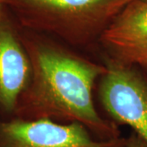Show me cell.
<instances>
[{
	"mask_svg": "<svg viewBox=\"0 0 147 147\" xmlns=\"http://www.w3.org/2000/svg\"><path fill=\"white\" fill-rule=\"evenodd\" d=\"M23 38L32 74L15 117L79 123L100 140L122 137L119 125L100 115L95 102L105 64L45 34L30 31Z\"/></svg>",
	"mask_w": 147,
	"mask_h": 147,
	"instance_id": "obj_1",
	"label": "cell"
},
{
	"mask_svg": "<svg viewBox=\"0 0 147 147\" xmlns=\"http://www.w3.org/2000/svg\"><path fill=\"white\" fill-rule=\"evenodd\" d=\"M131 0H7L32 32L78 51H97L102 34Z\"/></svg>",
	"mask_w": 147,
	"mask_h": 147,
	"instance_id": "obj_2",
	"label": "cell"
},
{
	"mask_svg": "<svg viewBox=\"0 0 147 147\" xmlns=\"http://www.w3.org/2000/svg\"><path fill=\"white\" fill-rule=\"evenodd\" d=\"M100 57L106 70L96 91L105 118L131 127L147 144V74L137 66Z\"/></svg>",
	"mask_w": 147,
	"mask_h": 147,
	"instance_id": "obj_3",
	"label": "cell"
},
{
	"mask_svg": "<svg viewBox=\"0 0 147 147\" xmlns=\"http://www.w3.org/2000/svg\"><path fill=\"white\" fill-rule=\"evenodd\" d=\"M127 138L100 140L79 123L0 119V147H126Z\"/></svg>",
	"mask_w": 147,
	"mask_h": 147,
	"instance_id": "obj_4",
	"label": "cell"
},
{
	"mask_svg": "<svg viewBox=\"0 0 147 147\" xmlns=\"http://www.w3.org/2000/svg\"><path fill=\"white\" fill-rule=\"evenodd\" d=\"M98 53L147 74V3L131 0L100 38Z\"/></svg>",
	"mask_w": 147,
	"mask_h": 147,
	"instance_id": "obj_5",
	"label": "cell"
},
{
	"mask_svg": "<svg viewBox=\"0 0 147 147\" xmlns=\"http://www.w3.org/2000/svg\"><path fill=\"white\" fill-rule=\"evenodd\" d=\"M31 74V61L23 35L0 10V114L15 116Z\"/></svg>",
	"mask_w": 147,
	"mask_h": 147,
	"instance_id": "obj_6",
	"label": "cell"
},
{
	"mask_svg": "<svg viewBox=\"0 0 147 147\" xmlns=\"http://www.w3.org/2000/svg\"><path fill=\"white\" fill-rule=\"evenodd\" d=\"M126 147H147V144L142 137L132 131L130 136L127 138Z\"/></svg>",
	"mask_w": 147,
	"mask_h": 147,
	"instance_id": "obj_7",
	"label": "cell"
},
{
	"mask_svg": "<svg viewBox=\"0 0 147 147\" xmlns=\"http://www.w3.org/2000/svg\"><path fill=\"white\" fill-rule=\"evenodd\" d=\"M7 0H0V7H1V5H2V3H3L4 2H6Z\"/></svg>",
	"mask_w": 147,
	"mask_h": 147,
	"instance_id": "obj_8",
	"label": "cell"
},
{
	"mask_svg": "<svg viewBox=\"0 0 147 147\" xmlns=\"http://www.w3.org/2000/svg\"><path fill=\"white\" fill-rule=\"evenodd\" d=\"M137 1H140V2H143V3H147V0H137Z\"/></svg>",
	"mask_w": 147,
	"mask_h": 147,
	"instance_id": "obj_9",
	"label": "cell"
}]
</instances>
